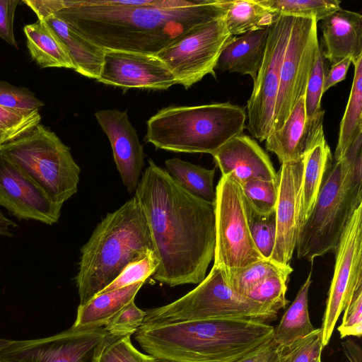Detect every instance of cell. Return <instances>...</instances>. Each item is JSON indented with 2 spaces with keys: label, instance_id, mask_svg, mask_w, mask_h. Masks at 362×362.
<instances>
[{
  "label": "cell",
  "instance_id": "52",
  "mask_svg": "<svg viewBox=\"0 0 362 362\" xmlns=\"http://www.w3.org/2000/svg\"><path fill=\"white\" fill-rule=\"evenodd\" d=\"M316 362H321V358H319Z\"/></svg>",
  "mask_w": 362,
  "mask_h": 362
},
{
  "label": "cell",
  "instance_id": "40",
  "mask_svg": "<svg viewBox=\"0 0 362 362\" xmlns=\"http://www.w3.org/2000/svg\"><path fill=\"white\" fill-rule=\"evenodd\" d=\"M45 103L28 88L0 81V106L24 112L39 111Z\"/></svg>",
  "mask_w": 362,
  "mask_h": 362
},
{
  "label": "cell",
  "instance_id": "13",
  "mask_svg": "<svg viewBox=\"0 0 362 362\" xmlns=\"http://www.w3.org/2000/svg\"><path fill=\"white\" fill-rule=\"evenodd\" d=\"M107 339L104 327H71L47 337L10 340L0 362H97Z\"/></svg>",
  "mask_w": 362,
  "mask_h": 362
},
{
  "label": "cell",
  "instance_id": "28",
  "mask_svg": "<svg viewBox=\"0 0 362 362\" xmlns=\"http://www.w3.org/2000/svg\"><path fill=\"white\" fill-rule=\"evenodd\" d=\"M353 64L354 79L348 103L340 122L334 161L341 159L355 139L362 134V57Z\"/></svg>",
  "mask_w": 362,
  "mask_h": 362
},
{
  "label": "cell",
  "instance_id": "47",
  "mask_svg": "<svg viewBox=\"0 0 362 362\" xmlns=\"http://www.w3.org/2000/svg\"><path fill=\"white\" fill-rule=\"evenodd\" d=\"M341 344L349 362H362L361 349L359 345L350 339L342 342Z\"/></svg>",
  "mask_w": 362,
  "mask_h": 362
},
{
  "label": "cell",
  "instance_id": "25",
  "mask_svg": "<svg viewBox=\"0 0 362 362\" xmlns=\"http://www.w3.org/2000/svg\"><path fill=\"white\" fill-rule=\"evenodd\" d=\"M144 281L99 293L90 300L80 305L72 325L78 328L105 327L107 322L134 298L144 285Z\"/></svg>",
  "mask_w": 362,
  "mask_h": 362
},
{
  "label": "cell",
  "instance_id": "37",
  "mask_svg": "<svg viewBox=\"0 0 362 362\" xmlns=\"http://www.w3.org/2000/svg\"><path fill=\"white\" fill-rule=\"evenodd\" d=\"M327 71L326 59L320 47L304 95L305 110L308 118L315 117L322 110L321 98L324 93L323 86Z\"/></svg>",
  "mask_w": 362,
  "mask_h": 362
},
{
  "label": "cell",
  "instance_id": "3",
  "mask_svg": "<svg viewBox=\"0 0 362 362\" xmlns=\"http://www.w3.org/2000/svg\"><path fill=\"white\" fill-rule=\"evenodd\" d=\"M267 322L205 319L141 325L135 339L148 355L182 362H231L273 337Z\"/></svg>",
  "mask_w": 362,
  "mask_h": 362
},
{
  "label": "cell",
  "instance_id": "10",
  "mask_svg": "<svg viewBox=\"0 0 362 362\" xmlns=\"http://www.w3.org/2000/svg\"><path fill=\"white\" fill-rule=\"evenodd\" d=\"M233 37L223 17L187 33L156 56L173 73L177 84L187 89L208 74L216 78L218 58Z\"/></svg>",
  "mask_w": 362,
  "mask_h": 362
},
{
  "label": "cell",
  "instance_id": "35",
  "mask_svg": "<svg viewBox=\"0 0 362 362\" xmlns=\"http://www.w3.org/2000/svg\"><path fill=\"white\" fill-rule=\"evenodd\" d=\"M288 278L289 276L284 274L269 276L249 290L244 296L279 312L288 303L286 298Z\"/></svg>",
  "mask_w": 362,
  "mask_h": 362
},
{
  "label": "cell",
  "instance_id": "51",
  "mask_svg": "<svg viewBox=\"0 0 362 362\" xmlns=\"http://www.w3.org/2000/svg\"><path fill=\"white\" fill-rule=\"evenodd\" d=\"M10 340L4 339H0V351L1 349L6 346Z\"/></svg>",
  "mask_w": 362,
  "mask_h": 362
},
{
  "label": "cell",
  "instance_id": "20",
  "mask_svg": "<svg viewBox=\"0 0 362 362\" xmlns=\"http://www.w3.org/2000/svg\"><path fill=\"white\" fill-rule=\"evenodd\" d=\"M212 156L221 176L230 175L240 185L252 180H278L267 153L243 133L229 140Z\"/></svg>",
  "mask_w": 362,
  "mask_h": 362
},
{
  "label": "cell",
  "instance_id": "30",
  "mask_svg": "<svg viewBox=\"0 0 362 362\" xmlns=\"http://www.w3.org/2000/svg\"><path fill=\"white\" fill-rule=\"evenodd\" d=\"M168 173L187 192L210 203L216 200V168H206L173 158L165 161Z\"/></svg>",
  "mask_w": 362,
  "mask_h": 362
},
{
  "label": "cell",
  "instance_id": "21",
  "mask_svg": "<svg viewBox=\"0 0 362 362\" xmlns=\"http://www.w3.org/2000/svg\"><path fill=\"white\" fill-rule=\"evenodd\" d=\"M322 54L331 65L349 57H362V16L340 8L321 25Z\"/></svg>",
  "mask_w": 362,
  "mask_h": 362
},
{
  "label": "cell",
  "instance_id": "36",
  "mask_svg": "<svg viewBox=\"0 0 362 362\" xmlns=\"http://www.w3.org/2000/svg\"><path fill=\"white\" fill-rule=\"evenodd\" d=\"M323 346L320 328L286 346H278L276 362H316Z\"/></svg>",
  "mask_w": 362,
  "mask_h": 362
},
{
  "label": "cell",
  "instance_id": "4",
  "mask_svg": "<svg viewBox=\"0 0 362 362\" xmlns=\"http://www.w3.org/2000/svg\"><path fill=\"white\" fill-rule=\"evenodd\" d=\"M154 252L144 211L134 196L97 225L81 249L75 278L84 305L110 284L129 263Z\"/></svg>",
  "mask_w": 362,
  "mask_h": 362
},
{
  "label": "cell",
  "instance_id": "32",
  "mask_svg": "<svg viewBox=\"0 0 362 362\" xmlns=\"http://www.w3.org/2000/svg\"><path fill=\"white\" fill-rule=\"evenodd\" d=\"M292 272L291 265L282 266L271 259H264L235 272L226 278L231 288L244 296L249 290L268 276L275 274L289 276Z\"/></svg>",
  "mask_w": 362,
  "mask_h": 362
},
{
  "label": "cell",
  "instance_id": "11",
  "mask_svg": "<svg viewBox=\"0 0 362 362\" xmlns=\"http://www.w3.org/2000/svg\"><path fill=\"white\" fill-rule=\"evenodd\" d=\"M315 18L293 17L290 37L282 62L275 105L273 129H279L299 100L320 49Z\"/></svg>",
  "mask_w": 362,
  "mask_h": 362
},
{
  "label": "cell",
  "instance_id": "41",
  "mask_svg": "<svg viewBox=\"0 0 362 362\" xmlns=\"http://www.w3.org/2000/svg\"><path fill=\"white\" fill-rule=\"evenodd\" d=\"M145 311L139 308L134 300L126 305L104 327L105 332L114 337L131 336L142 325Z\"/></svg>",
  "mask_w": 362,
  "mask_h": 362
},
{
  "label": "cell",
  "instance_id": "7",
  "mask_svg": "<svg viewBox=\"0 0 362 362\" xmlns=\"http://www.w3.org/2000/svg\"><path fill=\"white\" fill-rule=\"evenodd\" d=\"M1 151L56 204L62 207L77 192L81 169L70 148L40 123Z\"/></svg>",
  "mask_w": 362,
  "mask_h": 362
},
{
  "label": "cell",
  "instance_id": "24",
  "mask_svg": "<svg viewBox=\"0 0 362 362\" xmlns=\"http://www.w3.org/2000/svg\"><path fill=\"white\" fill-rule=\"evenodd\" d=\"M332 162V152L325 139L304 156L297 207L298 230L310 214L325 173Z\"/></svg>",
  "mask_w": 362,
  "mask_h": 362
},
{
  "label": "cell",
  "instance_id": "39",
  "mask_svg": "<svg viewBox=\"0 0 362 362\" xmlns=\"http://www.w3.org/2000/svg\"><path fill=\"white\" fill-rule=\"evenodd\" d=\"M158 266V260L154 252H151L145 257L127 264L118 276L99 293L121 288L140 281L145 282L153 274Z\"/></svg>",
  "mask_w": 362,
  "mask_h": 362
},
{
  "label": "cell",
  "instance_id": "48",
  "mask_svg": "<svg viewBox=\"0 0 362 362\" xmlns=\"http://www.w3.org/2000/svg\"><path fill=\"white\" fill-rule=\"evenodd\" d=\"M16 226L15 222L8 219L0 210V235L11 236L10 228Z\"/></svg>",
  "mask_w": 362,
  "mask_h": 362
},
{
  "label": "cell",
  "instance_id": "43",
  "mask_svg": "<svg viewBox=\"0 0 362 362\" xmlns=\"http://www.w3.org/2000/svg\"><path fill=\"white\" fill-rule=\"evenodd\" d=\"M39 111L24 112L0 106V129L25 134L40 123Z\"/></svg>",
  "mask_w": 362,
  "mask_h": 362
},
{
  "label": "cell",
  "instance_id": "6",
  "mask_svg": "<svg viewBox=\"0 0 362 362\" xmlns=\"http://www.w3.org/2000/svg\"><path fill=\"white\" fill-rule=\"evenodd\" d=\"M245 109L229 102L197 106H169L147 121L145 141L157 148L213 154L243 133Z\"/></svg>",
  "mask_w": 362,
  "mask_h": 362
},
{
  "label": "cell",
  "instance_id": "18",
  "mask_svg": "<svg viewBox=\"0 0 362 362\" xmlns=\"http://www.w3.org/2000/svg\"><path fill=\"white\" fill-rule=\"evenodd\" d=\"M95 118L107 135L116 168L129 193L135 192L144 165L145 153L127 111L99 110Z\"/></svg>",
  "mask_w": 362,
  "mask_h": 362
},
{
  "label": "cell",
  "instance_id": "38",
  "mask_svg": "<svg viewBox=\"0 0 362 362\" xmlns=\"http://www.w3.org/2000/svg\"><path fill=\"white\" fill-rule=\"evenodd\" d=\"M107 333V332H106ZM107 339L97 362H150L152 356L138 351L130 336L117 337L107 334Z\"/></svg>",
  "mask_w": 362,
  "mask_h": 362
},
{
  "label": "cell",
  "instance_id": "22",
  "mask_svg": "<svg viewBox=\"0 0 362 362\" xmlns=\"http://www.w3.org/2000/svg\"><path fill=\"white\" fill-rule=\"evenodd\" d=\"M270 27L233 37L222 50L216 68L249 75L254 82L264 58Z\"/></svg>",
  "mask_w": 362,
  "mask_h": 362
},
{
  "label": "cell",
  "instance_id": "1",
  "mask_svg": "<svg viewBox=\"0 0 362 362\" xmlns=\"http://www.w3.org/2000/svg\"><path fill=\"white\" fill-rule=\"evenodd\" d=\"M103 49L156 55L196 28L225 16L228 0H151L122 6L108 0L29 1Z\"/></svg>",
  "mask_w": 362,
  "mask_h": 362
},
{
  "label": "cell",
  "instance_id": "45",
  "mask_svg": "<svg viewBox=\"0 0 362 362\" xmlns=\"http://www.w3.org/2000/svg\"><path fill=\"white\" fill-rule=\"evenodd\" d=\"M278 345L272 338L250 353L231 362H276Z\"/></svg>",
  "mask_w": 362,
  "mask_h": 362
},
{
  "label": "cell",
  "instance_id": "50",
  "mask_svg": "<svg viewBox=\"0 0 362 362\" xmlns=\"http://www.w3.org/2000/svg\"><path fill=\"white\" fill-rule=\"evenodd\" d=\"M150 362H182V361H176V360H173V359H170V358H168L152 356V358Z\"/></svg>",
  "mask_w": 362,
  "mask_h": 362
},
{
  "label": "cell",
  "instance_id": "31",
  "mask_svg": "<svg viewBox=\"0 0 362 362\" xmlns=\"http://www.w3.org/2000/svg\"><path fill=\"white\" fill-rule=\"evenodd\" d=\"M277 15L324 21L339 10V0H257Z\"/></svg>",
  "mask_w": 362,
  "mask_h": 362
},
{
  "label": "cell",
  "instance_id": "42",
  "mask_svg": "<svg viewBox=\"0 0 362 362\" xmlns=\"http://www.w3.org/2000/svg\"><path fill=\"white\" fill-rule=\"evenodd\" d=\"M340 338L349 336L360 338L362 335V285L355 291L344 310L341 325L337 328Z\"/></svg>",
  "mask_w": 362,
  "mask_h": 362
},
{
  "label": "cell",
  "instance_id": "17",
  "mask_svg": "<svg viewBox=\"0 0 362 362\" xmlns=\"http://www.w3.org/2000/svg\"><path fill=\"white\" fill-rule=\"evenodd\" d=\"M304 158L282 163L278 173L279 193L275 208L276 240L270 259L289 266L296 248L297 207Z\"/></svg>",
  "mask_w": 362,
  "mask_h": 362
},
{
  "label": "cell",
  "instance_id": "49",
  "mask_svg": "<svg viewBox=\"0 0 362 362\" xmlns=\"http://www.w3.org/2000/svg\"><path fill=\"white\" fill-rule=\"evenodd\" d=\"M23 135L24 134L0 129V151L5 144Z\"/></svg>",
  "mask_w": 362,
  "mask_h": 362
},
{
  "label": "cell",
  "instance_id": "9",
  "mask_svg": "<svg viewBox=\"0 0 362 362\" xmlns=\"http://www.w3.org/2000/svg\"><path fill=\"white\" fill-rule=\"evenodd\" d=\"M216 245L214 266L227 277L264 259L257 249L248 226L240 185L230 175L221 177L216 187Z\"/></svg>",
  "mask_w": 362,
  "mask_h": 362
},
{
  "label": "cell",
  "instance_id": "5",
  "mask_svg": "<svg viewBox=\"0 0 362 362\" xmlns=\"http://www.w3.org/2000/svg\"><path fill=\"white\" fill-rule=\"evenodd\" d=\"M362 134L344 156L327 169L314 207L298 230V259H315L335 252L354 211L362 205Z\"/></svg>",
  "mask_w": 362,
  "mask_h": 362
},
{
  "label": "cell",
  "instance_id": "8",
  "mask_svg": "<svg viewBox=\"0 0 362 362\" xmlns=\"http://www.w3.org/2000/svg\"><path fill=\"white\" fill-rule=\"evenodd\" d=\"M278 311L233 291L224 272L212 267L193 290L177 300L145 311L142 325L205 319H239L262 322L274 320Z\"/></svg>",
  "mask_w": 362,
  "mask_h": 362
},
{
  "label": "cell",
  "instance_id": "33",
  "mask_svg": "<svg viewBox=\"0 0 362 362\" xmlns=\"http://www.w3.org/2000/svg\"><path fill=\"white\" fill-rule=\"evenodd\" d=\"M245 203L260 214H270L275 211L279 193L277 180H252L241 185Z\"/></svg>",
  "mask_w": 362,
  "mask_h": 362
},
{
  "label": "cell",
  "instance_id": "2",
  "mask_svg": "<svg viewBox=\"0 0 362 362\" xmlns=\"http://www.w3.org/2000/svg\"><path fill=\"white\" fill-rule=\"evenodd\" d=\"M148 163L134 196L158 260L152 276L170 287L199 284L214 255V204L187 192L153 160Z\"/></svg>",
  "mask_w": 362,
  "mask_h": 362
},
{
  "label": "cell",
  "instance_id": "23",
  "mask_svg": "<svg viewBox=\"0 0 362 362\" xmlns=\"http://www.w3.org/2000/svg\"><path fill=\"white\" fill-rule=\"evenodd\" d=\"M35 13L38 20L44 21L63 42L73 62L74 71L98 80L103 64L105 49L81 37L54 14L42 11Z\"/></svg>",
  "mask_w": 362,
  "mask_h": 362
},
{
  "label": "cell",
  "instance_id": "34",
  "mask_svg": "<svg viewBox=\"0 0 362 362\" xmlns=\"http://www.w3.org/2000/svg\"><path fill=\"white\" fill-rule=\"evenodd\" d=\"M245 204L252 240L263 258L269 259L276 240L275 211L267 215L260 214L252 210L245 202Z\"/></svg>",
  "mask_w": 362,
  "mask_h": 362
},
{
  "label": "cell",
  "instance_id": "12",
  "mask_svg": "<svg viewBox=\"0 0 362 362\" xmlns=\"http://www.w3.org/2000/svg\"><path fill=\"white\" fill-rule=\"evenodd\" d=\"M292 22L293 16L279 15L271 25L264 58L247 103L248 122L245 128L260 141L273 129L281 67Z\"/></svg>",
  "mask_w": 362,
  "mask_h": 362
},
{
  "label": "cell",
  "instance_id": "44",
  "mask_svg": "<svg viewBox=\"0 0 362 362\" xmlns=\"http://www.w3.org/2000/svg\"><path fill=\"white\" fill-rule=\"evenodd\" d=\"M18 0H0V37L18 48L13 32V20Z\"/></svg>",
  "mask_w": 362,
  "mask_h": 362
},
{
  "label": "cell",
  "instance_id": "29",
  "mask_svg": "<svg viewBox=\"0 0 362 362\" xmlns=\"http://www.w3.org/2000/svg\"><path fill=\"white\" fill-rule=\"evenodd\" d=\"M279 16L257 0H230L224 21L228 32L235 37L270 27Z\"/></svg>",
  "mask_w": 362,
  "mask_h": 362
},
{
  "label": "cell",
  "instance_id": "26",
  "mask_svg": "<svg viewBox=\"0 0 362 362\" xmlns=\"http://www.w3.org/2000/svg\"><path fill=\"white\" fill-rule=\"evenodd\" d=\"M23 31L33 60L41 68H66L74 70L66 48L55 32L44 21L25 25Z\"/></svg>",
  "mask_w": 362,
  "mask_h": 362
},
{
  "label": "cell",
  "instance_id": "27",
  "mask_svg": "<svg viewBox=\"0 0 362 362\" xmlns=\"http://www.w3.org/2000/svg\"><path fill=\"white\" fill-rule=\"evenodd\" d=\"M310 272L294 300L274 328L273 340L279 346H286L312 333L316 328L310 322L308 312V293L312 284Z\"/></svg>",
  "mask_w": 362,
  "mask_h": 362
},
{
  "label": "cell",
  "instance_id": "14",
  "mask_svg": "<svg viewBox=\"0 0 362 362\" xmlns=\"http://www.w3.org/2000/svg\"><path fill=\"white\" fill-rule=\"evenodd\" d=\"M334 254V274L320 327L323 347L329 344L339 315L362 285V205L349 221Z\"/></svg>",
  "mask_w": 362,
  "mask_h": 362
},
{
  "label": "cell",
  "instance_id": "16",
  "mask_svg": "<svg viewBox=\"0 0 362 362\" xmlns=\"http://www.w3.org/2000/svg\"><path fill=\"white\" fill-rule=\"evenodd\" d=\"M97 81L125 89L165 90L177 84L173 73L156 55L113 49H105Z\"/></svg>",
  "mask_w": 362,
  "mask_h": 362
},
{
  "label": "cell",
  "instance_id": "15",
  "mask_svg": "<svg viewBox=\"0 0 362 362\" xmlns=\"http://www.w3.org/2000/svg\"><path fill=\"white\" fill-rule=\"evenodd\" d=\"M0 205L18 218L48 225L58 221L62 208L1 151Z\"/></svg>",
  "mask_w": 362,
  "mask_h": 362
},
{
  "label": "cell",
  "instance_id": "19",
  "mask_svg": "<svg viewBox=\"0 0 362 362\" xmlns=\"http://www.w3.org/2000/svg\"><path fill=\"white\" fill-rule=\"evenodd\" d=\"M325 111L308 118L304 96L278 130L272 131L265 141L267 151L274 153L282 164L298 160L317 144L325 139L323 131Z\"/></svg>",
  "mask_w": 362,
  "mask_h": 362
},
{
  "label": "cell",
  "instance_id": "46",
  "mask_svg": "<svg viewBox=\"0 0 362 362\" xmlns=\"http://www.w3.org/2000/svg\"><path fill=\"white\" fill-rule=\"evenodd\" d=\"M351 64H352L351 58L346 57L340 62L331 65L330 69L327 71L325 80L323 86L324 93L328 90L331 87L346 78V76Z\"/></svg>",
  "mask_w": 362,
  "mask_h": 362
}]
</instances>
